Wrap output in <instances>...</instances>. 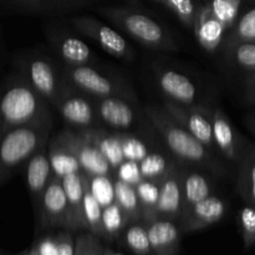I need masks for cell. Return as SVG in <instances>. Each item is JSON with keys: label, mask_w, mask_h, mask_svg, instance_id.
Segmentation results:
<instances>
[{"label": "cell", "mask_w": 255, "mask_h": 255, "mask_svg": "<svg viewBox=\"0 0 255 255\" xmlns=\"http://www.w3.org/2000/svg\"><path fill=\"white\" fill-rule=\"evenodd\" d=\"M144 114L156 131L161 134L167 148L182 163L194 164L217 176L226 174V168L217 153L202 143L186 127L182 126L162 107L146 106Z\"/></svg>", "instance_id": "1"}, {"label": "cell", "mask_w": 255, "mask_h": 255, "mask_svg": "<svg viewBox=\"0 0 255 255\" xmlns=\"http://www.w3.org/2000/svg\"><path fill=\"white\" fill-rule=\"evenodd\" d=\"M49 102L21 76H11L0 86V134L31 124L52 122Z\"/></svg>", "instance_id": "2"}, {"label": "cell", "mask_w": 255, "mask_h": 255, "mask_svg": "<svg viewBox=\"0 0 255 255\" xmlns=\"http://www.w3.org/2000/svg\"><path fill=\"white\" fill-rule=\"evenodd\" d=\"M51 128L52 122H41L15 127L0 134V184L49 144Z\"/></svg>", "instance_id": "3"}, {"label": "cell", "mask_w": 255, "mask_h": 255, "mask_svg": "<svg viewBox=\"0 0 255 255\" xmlns=\"http://www.w3.org/2000/svg\"><path fill=\"white\" fill-rule=\"evenodd\" d=\"M100 12L148 49L159 51H177L179 49L171 32L141 10L131 6H105L100 9Z\"/></svg>", "instance_id": "4"}, {"label": "cell", "mask_w": 255, "mask_h": 255, "mask_svg": "<svg viewBox=\"0 0 255 255\" xmlns=\"http://www.w3.org/2000/svg\"><path fill=\"white\" fill-rule=\"evenodd\" d=\"M60 71L62 80L66 84L90 97L116 96L137 102L134 91L128 84L119 77L102 74L92 67V65H62Z\"/></svg>", "instance_id": "5"}, {"label": "cell", "mask_w": 255, "mask_h": 255, "mask_svg": "<svg viewBox=\"0 0 255 255\" xmlns=\"http://www.w3.org/2000/svg\"><path fill=\"white\" fill-rule=\"evenodd\" d=\"M20 75L55 107L64 86L61 71L50 57L42 54H29L17 62Z\"/></svg>", "instance_id": "6"}, {"label": "cell", "mask_w": 255, "mask_h": 255, "mask_svg": "<svg viewBox=\"0 0 255 255\" xmlns=\"http://www.w3.org/2000/svg\"><path fill=\"white\" fill-rule=\"evenodd\" d=\"M55 109L59 111L65 122L77 131L104 127L97 116L91 97L74 89L65 81Z\"/></svg>", "instance_id": "7"}, {"label": "cell", "mask_w": 255, "mask_h": 255, "mask_svg": "<svg viewBox=\"0 0 255 255\" xmlns=\"http://www.w3.org/2000/svg\"><path fill=\"white\" fill-rule=\"evenodd\" d=\"M72 26L81 34L91 37L105 51L117 59L131 61L134 56L133 49L119 31L102 22L101 20L87 15H77L70 19Z\"/></svg>", "instance_id": "8"}, {"label": "cell", "mask_w": 255, "mask_h": 255, "mask_svg": "<svg viewBox=\"0 0 255 255\" xmlns=\"http://www.w3.org/2000/svg\"><path fill=\"white\" fill-rule=\"evenodd\" d=\"M163 109L211 151L218 153L212 129V109L202 105L187 106L169 100L164 101Z\"/></svg>", "instance_id": "9"}, {"label": "cell", "mask_w": 255, "mask_h": 255, "mask_svg": "<svg viewBox=\"0 0 255 255\" xmlns=\"http://www.w3.org/2000/svg\"><path fill=\"white\" fill-rule=\"evenodd\" d=\"M102 126L116 132H129L138 117L137 102L124 97H91Z\"/></svg>", "instance_id": "10"}, {"label": "cell", "mask_w": 255, "mask_h": 255, "mask_svg": "<svg viewBox=\"0 0 255 255\" xmlns=\"http://www.w3.org/2000/svg\"><path fill=\"white\" fill-rule=\"evenodd\" d=\"M59 138L74 152L79 159L82 171L87 176H112L115 177V171L109 163L104 154L96 148L94 143L85 138L80 132L72 129H64L57 134Z\"/></svg>", "instance_id": "11"}, {"label": "cell", "mask_w": 255, "mask_h": 255, "mask_svg": "<svg viewBox=\"0 0 255 255\" xmlns=\"http://www.w3.org/2000/svg\"><path fill=\"white\" fill-rule=\"evenodd\" d=\"M177 161L171 171L158 183V202L156 218L169 219L179 223L183 209V176L184 167Z\"/></svg>", "instance_id": "12"}, {"label": "cell", "mask_w": 255, "mask_h": 255, "mask_svg": "<svg viewBox=\"0 0 255 255\" xmlns=\"http://www.w3.org/2000/svg\"><path fill=\"white\" fill-rule=\"evenodd\" d=\"M212 129L218 153L227 161L239 164L247 147L229 117L218 106L212 109Z\"/></svg>", "instance_id": "13"}, {"label": "cell", "mask_w": 255, "mask_h": 255, "mask_svg": "<svg viewBox=\"0 0 255 255\" xmlns=\"http://www.w3.org/2000/svg\"><path fill=\"white\" fill-rule=\"evenodd\" d=\"M226 213L227 203L224 199L213 194L184 212L179 219V228L183 233L202 231L221 222Z\"/></svg>", "instance_id": "14"}, {"label": "cell", "mask_w": 255, "mask_h": 255, "mask_svg": "<svg viewBox=\"0 0 255 255\" xmlns=\"http://www.w3.org/2000/svg\"><path fill=\"white\" fill-rule=\"evenodd\" d=\"M67 197L61 179L52 178L42 194L36 216L47 228H65L67 226Z\"/></svg>", "instance_id": "15"}, {"label": "cell", "mask_w": 255, "mask_h": 255, "mask_svg": "<svg viewBox=\"0 0 255 255\" xmlns=\"http://www.w3.org/2000/svg\"><path fill=\"white\" fill-rule=\"evenodd\" d=\"M47 148H49V144L40 148L24 164L25 182H26L36 214L39 212L42 194H44L45 189L49 186L51 179L54 178V172H52L51 163H50Z\"/></svg>", "instance_id": "16"}, {"label": "cell", "mask_w": 255, "mask_h": 255, "mask_svg": "<svg viewBox=\"0 0 255 255\" xmlns=\"http://www.w3.org/2000/svg\"><path fill=\"white\" fill-rule=\"evenodd\" d=\"M154 80L164 99L181 105H196L197 86L191 79L172 69L154 71Z\"/></svg>", "instance_id": "17"}, {"label": "cell", "mask_w": 255, "mask_h": 255, "mask_svg": "<svg viewBox=\"0 0 255 255\" xmlns=\"http://www.w3.org/2000/svg\"><path fill=\"white\" fill-rule=\"evenodd\" d=\"M49 41L56 56L62 65L79 66V65L96 64V55L81 39L66 32L52 31L49 34Z\"/></svg>", "instance_id": "18"}, {"label": "cell", "mask_w": 255, "mask_h": 255, "mask_svg": "<svg viewBox=\"0 0 255 255\" xmlns=\"http://www.w3.org/2000/svg\"><path fill=\"white\" fill-rule=\"evenodd\" d=\"M148 231L153 255H178L181 244V228L177 222L153 218L144 222Z\"/></svg>", "instance_id": "19"}, {"label": "cell", "mask_w": 255, "mask_h": 255, "mask_svg": "<svg viewBox=\"0 0 255 255\" xmlns=\"http://www.w3.org/2000/svg\"><path fill=\"white\" fill-rule=\"evenodd\" d=\"M193 31L199 45L207 51L213 52L222 46L228 29L213 14L211 6L207 2L203 6L198 7Z\"/></svg>", "instance_id": "20"}, {"label": "cell", "mask_w": 255, "mask_h": 255, "mask_svg": "<svg viewBox=\"0 0 255 255\" xmlns=\"http://www.w3.org/2000/svg\"><path fill=\"white\" fill-rule=\"evenodd\" d=\"M85 179H86V173L84 171L65 176L61 179L67 197V206H69L66 226L69 232H79L81 229H86L84 216Z\"/></svg>", "instance_id": "21"}, {"label": "cell", "mask_w": 255, "mask_h": 255, "mask_svg": "<svg viewBox=\"0 0 255 255\" xmlns=\"http://www.w3.org/2000/svg\"><path fill=\"white\" fill-rule=\"evenodd\" d=\"M77 132H80L85 138H87L96 146V148L104 154L105 158L109 161L114 171L116 172L120 164L125 161L120 132L112 131V129L110 131L106 127L85 128Z\"/></svg>", "instance_id": "22"}, {"label": "cell", "mask_w": 255, "mask_h": 255, "mask_svg": "<svg viewBox=\"0 0 255 255\" xmlns=\"http://www.w3.org/2000/svg\"><path fill=\"white\" fill-rule=\"evenodd\" d=\"M10 6L35 14H64L91 4V0H4Z\"/></svg>", "instance_id": "23"}, {"label": "cell", "mask_w": 255, "mask_h": 255, "mask_svg": "<svg viewBox=\"0 0 255 255\" xmlns=\"http://www.w3.org/2000/svg\"><path fill=\"white\" fill-rule=\"evenodd\" d=\"M47 151L55 178L62 179L65 176L82 171L79 159L76 158L74 152L59 138V136L49 142Z\"/></svg>", "instance_id": "24"}, {"label": "cell", "mask_w": 255, "mask_h": 255, "mask_svg": "<svg viewBox=\"0 0 255 255\" xmlns=\"http://www.w3.org/2000/svg\"><path fill=\"white\" fill-rule=\"evenodd\" d=\"M214 186L211 179L197 171L184 169L183 176V209L182 214L191 207L213 196Z\"/></svg>", "instance_id": "25"}, {"label": "cell", "mask_w": 255, "mask_h": 255, "mask_svg": "<svg viewBox=\"0 0 255 255\" xmlns=\"http://www.w3.org/2000/svg\"><path fill=\"white\" fill-rule=\"evenodd\" d=\"M238 192L247 204L255 207V146L247 147L239 162Z\"/></svg>", "instance_id": "26"}, {"label": "cell", "mask_w": 255, "mask_h": 255, "mask_svg": "<svg viewBox=\"0 0 255 255\" xmlns=\"http://www.w3.org/2000/svg\"><path fill=\"white\" fill-rule=\"evenodd\" d=\"M114 186L115 201L120 204L129 223L142 221L143 214H142L141 203H139L138 196H137L136 186H132L119 178L114 179Z\"/></svg>", "instance_id": "27"}, {"label": "cell", "mask_w": 255, "mask_h": 255, "mask_svg": "<svg viewBox=\"0 0 255 255\" xmlns=\"http://www.w3.org/2000/svg\"><path fill=\"white\" fill-rule=\"evenodd\" d=\"M178 161L161 152H149L142 161H139V171L142 178L159 183L168 174L174 163Z\"/></svg>", "instance_id": "28"}, {"label": "cell", "mask_w": 255, "mask_h": 255, "mask_svg": "<svg viewBox=\"0 0 255 255\" xmlns=\"http://www.w3.org/2000/svg\"><path fill=\"white\" fill-rule=\"evenodd\" d=\"M125 246L136 255H153L148 231L143 221L133 222L126 227L121 236Z\"/></svg>", "instance_id": "29"}, {"label": "cell", "mask_w": 255, "mask_h": 255, "mask_svg": "<svg viewBox=\"0 0 255 255\" xmlns=\"http://www.w3.org/2000/svg\"><path fill=\"white\" fill-rule=\"evenodd\" d=\"M227 59L242 71L255 74V40L254 41H239L229 46H224Z\"/></svg>", "instance_id": "30"}, {"label": "cell", "mask_w": 255, "mask_h": 255, "mask_svg": "<svg viewBox=\"0 0 255 255\" xmlns=\"http://www.w3.org/2000/svg\"><path fill=\"white\" fill-rule=\"evenodd\" d=\"M129 222L116 201L112 202L102 209V226H104V239L112 242L120 238L128 226Z\"/></svg>", "instance_id": "31"}, {"label": "cell", "mask_w": 255, "mask_h": 255, "mask_svg": "<svg viewBox=\"0 0 255 255\" xmlns=\"http://www.w3.org/2000/svg\"><path fill=\"white\" fill-rule=\"evenodd\" d=\"M255 40V5L241 12L239 17L228 34L226 35L222 47L229 46L239 41H254Z\"/></svg>", "instance_id": "32"}, {"label": "cell", "mask_w": 255, "mask_h": 255, "mask_svg": "<svg viewBox=\"0 0 255 255\" xmlns=\"http://www.w3.org/2000/svg\"><path fill=\"white\" fill-rule=\"evenodd\" d=\"M102 206L99 203L89 187V178L85 179V197H84V216L86 231L99 238H104V226H102Z\"/></svg>", "instance_id": "33"}, {"label": "cell", "mask_w": 255, "mask_h": 255, "mask_svg": "<svg viewBox=\"0 0 255 255\" xmlns=\"http://www.w3.org/2000/svg\"><path fill=\"white\" fill-rule=\"evenodd\" d=\"M136 191L139 203H141L142 214H143L142 221L146 222L156 218V206L158 202L159 193L158 183L142 178L136 186Z\"/></svg>", "instance_id": "34"}, {"label": "cell", "mask_w": 255, "mask_h": 255, "mask_svg": "<svg viewBox=\"0 0 255 255\" xmlns=\"http://www.w3.org/2000/svg\"><path fill=\"white\" fill-rule=\"evenodd\" d=\"M154 1L171 10L187 29L193 30L197 11H198V7H196L193 0H154Z\"/></svg>", "instance_id": "35"}, {"label": "cell", "mask_w": 255, "mask_h": 255, "mask_svg": "<svg viewBox=\"0 0 255 255\" xmlns=\"http://www.w3.org/2000/svg\"><path fill=\"white\" fill-rule=\"evenodd\" d=\"M208 4L213 14L226 25L229 31L241 15L242 0H208Z\"/></svg>", "instance_id": "36"}, {"label": "cell", "mask_w": 255, "mask_h": 255, "mask_svg": "<svg viewBox=\"0 0 255 255\" xmlns=\"http://www.w3.org/2000/svg\"><path fill=\"white\" fill-rule=\"evenodd\" d=\"M89 187L102 208L115 202V186L112 176H87Z\"/></svg>", "instance_id": "37"}, {"label": "cell", "mask_w": 255, "mask_h": 255, "mask_svg": "<svg viewBox=\"0 0 255 255\" xmlns=\"http://www.w3.org/2000/svg\"><path fill=\"white\" fill-rule=\"evenodd\" d=\"M122 143V152L125 159L139 162L151 152L149 146L141 138L129 132H120Z\"/></svg>", "instance_id": "38"}, {"label": "cell", "mask_w": 255, "mask_h": 255, "mask_svg": "<svg viewBox=\"0 0 255 255\" xmlns=\"http://www.w3.org/2000/svg\"><path fill=\"white\" fill-rule=\"evenodd\" d=\"M237 221L246 249L255 248V207L246 204L239 211Z\"/></svg>", "instance_id": "39"}, {"label": "cell", "mask_w": 255, "mask_h": 255, "mask_svg": "<svg viewBox=\"0 0 255 255\" xmlns=\"http://www.w3.org/2000/svg\"><path fill=\"white\" fill-rule=\"evenodd\" d=\"M75 255H105L99 237L91 233L80 234L75 243Z\"/></svg>", "instance_id": "40"}, {"label": "cell", "mask_w": 255, "mask_h": 255, "mask_svg": "<svg viewBox=\"0 0 255 255\" xmlns=\"http://www.w3.org/2000/svg\"><path fill=\"white\" fill-rule=\"evenodd\" d=\"M115 178L127 182L132 186H137L142 179L141 171H139V163L136 161H128L125 159L119 168L115 172Z\"/></svg>", "instance_id": "41"}, {"label": "cell", "mask_w": 255, "mask_h": 255, "mask_svg": "<svg viewBox=\"0 0 255 255\" xmlns=\"http://www.w3.org/2000/svg\"><path fill=\"white\" fill-rule=\"evenodd\" d=\"M57 246V255H75V243L69 232H61L55 237Z\"/></svg>", "instance_id": "42"}, {"label": "cell", "mask_w": 255, "mask_h": 255, "mask_svg": "<svg viewBox=\"0 0 255 255\" xmlns=\"http://www.w3.org/2000/svg\"><path fill=\"white\" fill-rule=\"evenodd\" d=\"M39 255H57V246L55 237H45L35 246Z\"/></svg>", "instance_id": "43"}, {"label": "cell", "mask_w": 255, "mask_h": 255, "mask_svg": "<svg viewBox=\"0 0 255 255\" xmlns=\"http://www.w3.org/2000/svg\"><path fill=\"white\" fill-rule=\"evenodd\" d=\"M247 99L248 101L255 104V74L249 75L248 80H247Z\"/></svg>", "instance_id": "44"}, {"label": "cell", "mask_w": 255, "mask_h": 255, "mask_svg": "<svg viewBox=\"0 0 255 255\" xmlns=\"http://www.w3.org/2000/svg\"><path fill=\"white\" fill-rule=\"evenodd\" d=\"M105 255H122V254H120V253H116V252L111 251V249H107V248H105Z\"/></svg>", "instance_id": "45"}, {"label": "cell", "mask_w": 255, "mask_h": 255, "mask_svg": "<svg viewBox=\"0 0 255 255\" xmlns=\"http://www.w3.org/2000/svg\"><path fill=\"white\" fill-rule=\"evenodd\" d=\"M29 255H39V253H37V251H36V248H35V247L31 249V251L29 252Z\"/></svg>", "instance_id": "46"}, {"label": "cell", "mask_w": 255, "mask_h": 255, "mask_svg": "<svg viewBox=\"0 0 255 255\" xmlns=\"http://www.w3.org/2000/svg\"><path fill=\"white\" fill-rule=\"evenodd\" d=\"M124 1H128V2H137L138 0H124Z\"/></svg>", "instance_id": "47"}, {"label": "cell", "mask_w": 255, "mask_h": 255, "mask_svg": "<svg viewBox=\"0 0 255 255\" xmlns=\"http://www.w3.org/2000/svg\"><path fill=\"white\" fill-rule=\"evenodd\" d=\"M0 255H4V254H2V253H1V251H0Z\"/></svg>", "instance_id": "48"}, {"label": "cell", "mask_w": 255, "mask_h": 255, "mask_svg": "<svg viewBox=\"0 0 255 255\" xmlns=\"http://www.w3.org/2000/svg\"><path fill=\"white\" fill-rule=\"evenodd\" d=\"M22 255H29V253H27V254H22Z\"/></svg>", "instance_id": "49"}]
</instances>
